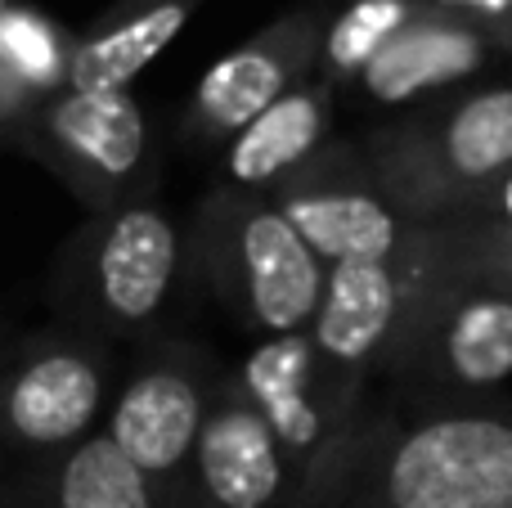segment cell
Here are the masks:
<instances>
[{
    "label": "cell",
    "instance_id": "1",
    "mask_svg": "<svg viewBox=\"0 0 512 508\" xmlns=\"http://www.w3.org/2000/svg\"><path fill=\"white\" fill-rule=\"evenodd\" d=\"M185 252L180 225L153 203L90 216L54 257L45 302L86 338H140L176 297Z\"/></svg>",
    "mask_w": 512,
    "mask_h": 508
},
{
    "label": "cell",
    "instance_id": "2",
    "mask_svg": "<svg viewBox=\"0 0 512 508\" xmlns=\"http://www.w3.org/2000/svg\"><path fill=\"white\" fill-rule=\"evenodd\" d=\"M0 149H23L81 198L90 216L149 203L153 135L131 90H59L41 99Z\"/></svg>",
    "mask_w": 512,
    "mask_h": 508
},
{
    "label": "cell",
    "instance_id": "3",
    "mask_svg": "<svg viewBox=\"0 0 512 508\" xmlns=\"http://www.w3.org/2000/svg\"><path fill=\"white\" fill-rule=\"evenodd\" d=\"M113 405V356L77 329L0 338V455L45 459L95 437Z\"/></svg>",
    "mask_w": 512,
    "mask_h": 508
},
{
    "label": "cell",
    "instance_id": "4",
    "mask_svg": "<svg viewBox=\"0 0 512 508\" xmlns=\"http://www.w3.org/2000/svg\"><path fill=\"white\" fill-rule=\"evenodd\" d=\"M198 252L212 261L221 288L234 293L243 315L270 338H288L315 324L324 270L279 207L221 194L203 221Z\"/></svg>",
    "mask_w": 512,
    "mask_h": 508
},
{
    "label": "cell",
    "instance_id": "5",
    "mask_svg": "<svg viewBox=\"0 0 512 508\" xmlns=\"http://www.w3.org/2000/svg\"><path fill=\"white\" fill-rule=\"evenodd\" d=\"M391 508H512V423L441 419L409 432L387 468Z\"/></svg>",
    "mask_w": 512,
    "mask_h": 508
},
{
    "label": "cell",
    "instance_id": "6",
    "mask_svg": "<svg viewBox=\"0 0 512 508\" xmlns=\"http://www.w3.org/2000/svg\"><path fill=\"white\" fill-rule=\"evenodd\" d=\"M212 410L207 387L189 356H167L140 365L126 387L113 396L104 419V437L162 491H176L180 477H189L198 432Z\"/></svg>",
    "mask_w": 512,
    "mask_h": 508
},
{
    "label": "cell",
    "instance_id": "7",
    "mask_svg": "<svg viewBox=\"0 0 512 508\" xmlns=\"http://www.w3.org/2000/svg\"><path fill=\"white\" fill-rule=\"evenodd\" d=\"M0 508H171V495L95 432L59 455L32 459L23 473L0 477Z\"/></svg>",
    "mask_w": 512,
    "mask_h": 508
},
{
    "label": "cell",
    "instance_id": "8",
    "mask_svg": "<svg viewBox=\"0 0 512 508\" xmlns=\"http://www.w3.org/2000/svg\"><path fill=\"white\" fill-rule=\"evenodd\" d=\"M207 508H270L283 491V450L265 419L239 396L212 401L189 459Z\"/></svg>",
    "mask_w": 512,
    "mask_h": 508
},
{
    "label": "cell",
    "instance_id": "9",
    "mask_svg": "<svg viewBox=\"0 0 512 508\" xmlns=\"http://www.w3.org/2000/svg\"><path fill=\"white\" fill-rule=\"evenodd\" d=\"M194 0H140L72 41L68 90H131V81L180 36Z\"/></svg>",
    "mask_w": 512,
    "mask_h": 508
},
{
    "label": "cell",
    "instance_id": "10",
    "mask_svg": "<svg viewBox=\"0 0 512 508\" xmlns=\"http://www.w3.org/2000/svg\"><path fill=\"white\" fill-rule=\"evenodd\" d=\"M292 50L279 41H252L243 50L225 54L194 90L189 104V131L198 140H230L248 122L265 113L274 99L288 95Z\"/></svg>",
    "mask_w": 512,
    "mask_h": 508
},
{
    "label": "cell",
    "instance_id": "11",
    "mask_svg": "<svg viewBox=\"0 0 512 508\" xmlns=\"http://www.w3.org/2000/svg\"><path fill=\"white\" fill-rule=\"evenodd\" d=\"M400 306L396 275L387 270V261H346L333 266V275L324 279V297L315 311V342L328 360L342 365H360L378 351V342L387 338L391 320Z\"/></svg>",
    "mask_w": 512,
    "mask_h": 508
},
{
    "label": "cell",
    "instance_id": "12",
    "mask_svg": "<svg viewBox=\"0 0 512 508\" xmlns=\"http://www.w3.org/2000/svg\"><path fill=\"white\" fill-rule=\"evenodd\" d=\"M481 59H486V50H481V41L468 27L405 23L373 54L360 77H364V90L378 104H405V99L427 95L436 86L463 81Z\"/></svg>",
    "mask_w": 512,
    "mask_h": 508
},
{
    "label": "cell",
    "instance_id": "13",
    "mask_svg": "<svg viewBox=\"0 0 512 508\" xmlns=\"http://www.w3.org/2000/svg\"><path fill=\"white\" fill-rule=\"evenodd\" d=\"M243 401L265 419L283 455H301L319 441V405H315V360L301 333L270 338L252 351L243 369Z\"/></svg>",
    "mask_w": 512,
    "mask_h": 508
},
{
    "label": "cell",
    "instance_id": "14",
    "mask_svg": "<svg viewBox=\"0 0 512 508\" xmlns=\"http://www.w3.org/2000/svg\"><path fill=\"white\" fill-rule=\"evenodd\" d=\"M288 225L306 239L315 257H328L333 266L346 261H387L396 252V216L369 194L333 189V194H292L279 207Z\"/></svg>",
    "mask_w": 512,
    "mask_h": 508
},
{
    "label": "cell",
    "instance_id": "15",
    "mask_svg": "<svg viewBox=\"0 0 512 508\" xmlns=\"http://www.w3.org/2000/svg\"><path fill=\"white\" fill-rule=\"evenodd\" d=\"M324 131V104L315 90H288L283 99H274L256 122H248L230 140V180L239 189H265L274 180H283L310 149L319 144Z\"/></svg>",
    "mask_w": 512,
    "mask_h": 508
},
{
    "label": "cell",
    "instance_id": "16",
    "mask_svg": "<svg viewBox=\"0 0 512 508\" xmlns=\"http://www.w3.org/2000/svg\"><path fill=\"white\" fill-rule=\"evenodd\" d=\"M445 162L463 180H490L512 167V86L481 90L445 122Z\"/></svg>",
    "mask_w": 512,
    "mask_h": 508
},
{
    "label": "cell",
    "instance_id": "17",
    "mask_svg": "<svg viewBox=\"0 0 512 508\" xmlns=\"http://www.w3.org/2000/svg\"><path fill=\"white\" fill-rule=\"evenodd\" d=\"M72 41L45 14L23 5H9L0 18V68L27 86L36 99H50L68 90Z\"/></svg>",
    "mask_w": 512,
    "mask_h": 508
},
{
    "label": "cell",
    "instance_id": "18",
    "mask_svg": "<svg viewBox=\"0 0 512 508\" xmlns=\"http://www.w3.org/2000/svg\"><path fill=\"white\" fill-rule=\"evenodd\" d=\"M450 369L463 383H499L512 374V302L477 297L450 324L445 338Z\"/></svg>",
    "mask_w": 512,
    "mask_h": 508
},
{
    "label": "cell",
    "instance_id": "19",
    "mask_svg": "<svg viewBox=\"0 0 512 508\" xmlns=\"http://www.w3.org/2000/svg\"><path fill=\"white\" fill-rule=\"evenodd\" d=\"M409 23L405 0H355L328 32V59L337 72H364L369 59Z\"/></svg>",
    "mask_w": 512,
    "mask_h": 508
},
{
    "label": "cell",
    "instance_id": "20",
    "mask_svg": "<svg viewBox=\"0 0 512 508\" xmlns=\"http://www.w3.org/2000/svg\"><path fill=\"white\" fill-rule=\"evenodd\" d=\"M36 104H41V99H36L27 86H18V81L9 77L5 68H0V144H5V135L14 131V126L23 122V117L32 113Z\"/></svg>",
    "mask_w": 512,
    "mask_h": 508
},
{
    "label": "cell",
    "instance_id": "21",
    "mask_svg": "<svg viewBox=\"0 0 512 508\" xmlns=\"http://www.w3.org/2000/svg\"><path fill=\"white\" fill-rule=\"evenodd\" d=\"M450 5H468V9H486V14H499V9H508L512 0H450Z\"/></svg>",
    "mask_w": 512,
    "mask_h": 508
},
{
    "label": "cell",
    "instance_id": "22",
    "mask_svg": "<svg viewBox=\"0 0 512 508\" xmlns=\"http://www.w3.org/2000/svg\"><path fill=\"white\" fill-rule=\"evenodd\" d=\"M504 216H508V225H512V176L504 180Z\"/></svg>",
    "mask_w": 512,
    "mask_h": 508
},
{
    "label": "cell",
    "instance_id": "23",
    "mask_svg": "<svg viewBox=\"0 0 512 508\" xmlns=\"http://www.w3.org/2000/svg\"><path fill=\"white\" fill-rule=\"evenodd\" d=\"M9 5H14V0H0V18H5V9H9Z\"/></svg>",
    "mask_w": 512,
    "mask_h": 508
},
{
    "label": "cell",
    "instance_id": "24",
    "mask_svg": "<svg viewBox=\"0 0 512 508\" xmlns=\"http://www.w3.org/2000/svg\"><path fill=\"white\" fill-rule=\"evenodd\" d=\"M0 468H5V455H0Z\"/></svg>",
    "mask_w": 512,
    "mask_h": 508
}]
</instances>
